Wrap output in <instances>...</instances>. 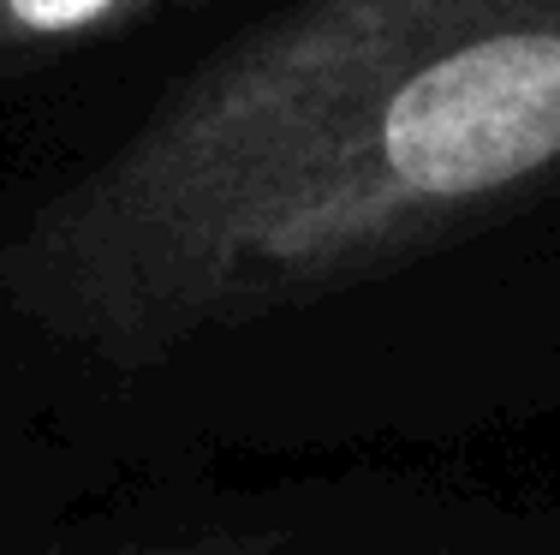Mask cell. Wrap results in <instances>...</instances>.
Segmentation results:
<instances>
[{"label":"cell","instance_id":"cell-1","mask_svg":"<svg viewBox=\"0 0 560 555\" xmlns=\"http://www.w3.org/2000/svg\"><path fill=\"white\" fill-rule=\"evenodd\" d=\"M560 180V0H311L179 84L0 257L36 323L155 352Z\"/></svg>","mask_w":560,"mask_h":555},{"label":"cell","instance_id":"cell-2","mask_svg":"<svg viewBox=\"0 0 560 555\" xmlns=\"http://www.w3.org/2000/svg\"><path fill=\"white\" fill-rule=\"evenodd\" d=\"M126 7L131 0H0V31L19 43H66V36L108 24Z\"/></svg>","mask_w":560,"mask_h":555}]
</instances>
